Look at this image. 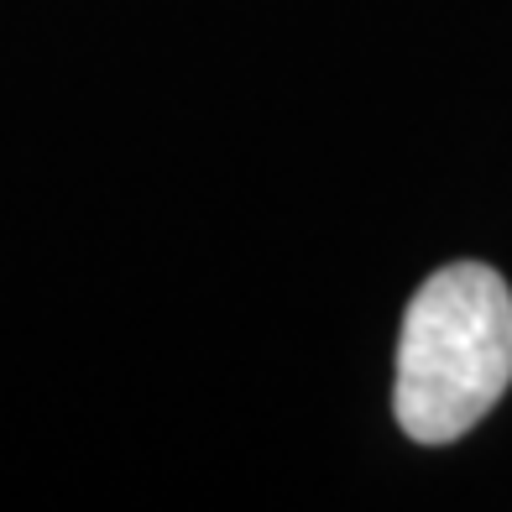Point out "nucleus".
<instances>
[{
  "instance_id": "f257e3e1",
  "label": "nucleus",
  "mask_w": 512,
  "mask_h": 512,
  "mask_svg": "<svg viewBox=\"0 0 512 512\" xmlns=\"http://www.w3.org/2000/svg\"><path fill=\"white\" fill-rule=\"evenodd\" d=\"M512 382V293L486 262H450L413 293L392 413L418 445L471 434Z\"/></svg>"
}]
</instances>
